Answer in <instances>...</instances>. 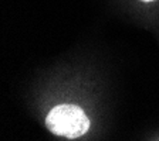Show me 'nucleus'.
Listing matches in <instances>:
<instances>
[{
  "label": "nucleus",
  "instance_id": "2",
  "mask_svg": "<svg viewBox=\"0 0 159 141\" xmlns=\"http://www.w3.org/2000/svg\"><path fill=\"white\" fill-rule=\"evenodd\" d=\"M139 2H142V3H152L155 0H139Z\"/></svg>",
  "mask_w": 159,
  "mask_h": 141
},
{
  "label": "nucleus",
  "instance_id": "1",
  "mask_svg": "<svg viewBox=\"0 0 159 141\" xmlns=\"http://www.w3.org/2000/svg\"><path fill=\"white\" fill-rule=\"evenodd\" d=\"M46 126L53 134L73 140L89 130V118L80 106L58 105L47 114Z\"/></svg>",
  "mask_w": 159,
  "mask_h": 141
}]
</instances>
